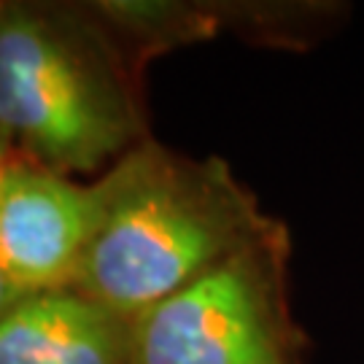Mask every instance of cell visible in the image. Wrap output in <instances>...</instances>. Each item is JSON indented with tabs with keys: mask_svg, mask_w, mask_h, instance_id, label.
I'll list each match as a JSON object with an SVG mask.
<instances>
[{
	"mask_svg": "<svg viewBox=\"0 0 364 364\" xmlns=\"http://www.w3.org/2000/svg\"><path fill=\"white\" fill-rule=\"evenodd\" d=\"M92 189L97 219L73 289L127 321L278 224L221 156H186L154 138Z\"/></svg>",
	"mask_w": 364,
	"mask_h": 364,
	"instance_id": "cell-1",
	"label": "cell"
},
{
	"mask_svg": "<svg viewBox=\"0 0 364 364\" xmlns=\"http://www.w3.org/2000/svg\"><path fill=\"white\" fill-rule=\"evenodd\" d=\"M0 135L63 176L108 170L149 141L144 68L90 3H0Z\"/></svg>",
	"mask_w": 364,
	"mask_h": 364,
	"instance_id": "cell-2",
	"label": "cell"
},
{
	"mask_svg": "<svg viewBox=\"0 0 364 364\" xmlns=\"http://www.w3.org/2000/svg\"><path fill=\"white\" fill-rule=\"evenodd\" d=\"M284 221L127 321L130 364H305Z\"/></svg>",
	"mask_w": 364,
	"mask_h": 364,
	"instance_id": "cell-3",
	"label": "cell"
},
{
	"mask_svg": "<svg viewBox=\"0 0 364 364\" xmlns=\"http://www.w3.org/2000/svg\"><path fill=\"white\" fill-rule=\"evenodd\" d=\"M95 219L92 183L11 156L0 183V273L22 294L73 289Z\"/></svg>",
	"mask_w": 364,
	"mask_h": 364,
	"instance_id": "cell-4",
	"label": "cell"
},
{
	"mask_svg": "<svg viewBox=\"0 0 364 364\" xmlns=\"http://www.w3.org/2000/svg\"><path fill=\"white\" fill-rule=\"evenodd\" d=\"M0 364H130L127 318L76 289L25 294L0 313Z\"/></svg>",
	"mask_w": 364,
	"mask_h": 364,
	"instance_id": "cell-5",
	"label": "cell"
},
{
	"mask_svg": "<svg viewBox=\"0 0 364 364\" xmlns=\"http://www.w3.org/2000/svg\"><path fill=\"white\" fill-rule=\"evenodd\" d=\"M90 9L144 70L151 57L230 33V3L97 0Z\"/></svg>",
	"mask_w": 364,
	"mask_h": 364,
	"instance_id": "cell-6",
	"label": "cell"
},
{
	"mask_svg": "<svg viewBox=\"0 0 364 364\" xmlns=\"http://www.w3.org/2000/svg\"><path fill=\"white\" fill-rule=\"evenodd\" d=\"M19 297H25V294H22L19 289H14L11 284L6 281V275L0 273V313L6 311V308H11Z\"/></svg>",
	"mask_w": 364,
	"mask_h": 364,
	"instance_id": "cell-7",
	"label": "cell"
},
{
	"mask_svg": "<svg viewBox=\"0 0 364 364\" xmlns=\"http://www.w3.org/2000/svg\"><path fill=\"white\" fill-rule=\"evenodd\" d=\"M11 149H9V144H6V138L0 135V183H3V173H6V168H9V162H11Z\"/></svg>",
	"mask_w": 364,
	"mask_h": 364,
	"instance_id": "cell-8",
	"label": "cell"
}]
</instances>
